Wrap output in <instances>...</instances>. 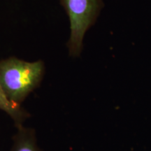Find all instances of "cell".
<instances>
[{"mask_svg":"<svg viewBox=\"0 0 151 151\" xmlns=\"http://www.w3.org/2000/svg\"><path fill=\"white\" fill-rule=\"evenodd\" d=\"M45 73L42 60L28 62L16 57L0 60V83L8 99L20 105L35 90Z\"/></svg>","mask_w":151,"mask_h":151,"instance_id":"1","label":"cell"},{"mask_svg":"<svg viewBox=\"0 0 151 151\" xmlns=\"http://www.w3.org/2000/svg\"><path fill=\"white\" fill-rule=\"evenodd\" d=\"M69 20L70 35L67 43L69 56L78 58L83 48L88 30L96 22L104 4L102 0H60Z\"/></svg>","mask_w":151,"mask_h":151,"instance_id":"2","label":"cell"},{"mask_svg":"<svg viewBox=\"0 0 151 151\" xmlns=\"http://www.w3.org/2000/svg\"><path fill=\"white\" fill-rule=\"evenodd\" d=\"M11 151H41L37 146L33 130L22 126L18 127Z\"/></svg>","mask_w":151,"mask_h":151,"instance_id":"3","label":"cell"},{"mask_svg":"<svg viewBox=\"0 0 151 151\" xmlns=\"http://www.w3.org/2000/svg\"><path fill=\"white\" fill-rule=\"evenodd\" d=\"M0 110L6 113L13 120L17 127L22 126V122L27 118V113L20 105L13 103L6 97L0 83Z\"/></svg>","mask_w":151,"mask_h":151,"instance_id":"4","label":"cell"}]
</instances>
